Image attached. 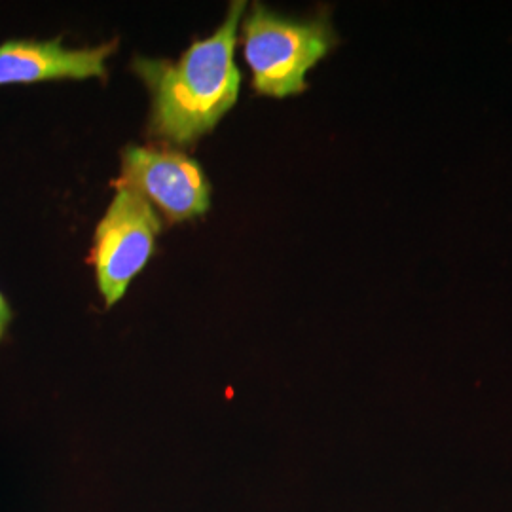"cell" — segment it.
<instances>
[{"label":"cell","mask_w":512,"mask_h":512,"mask_svg":"<svg viewBox=\"0 0 512 512\" xmlns=\"http://www.w3.org/2000/svg\"><path fill=\"white\" fill-rule=\"evenodd\" d=\"M245 2H232L228 18L179 61L135 59L133 69L152 92L150 131L177 145H192L238 101L241 74L234 63L238 23Z\"/></svg>","instance_id":"obj_1"},{"label":"cell","mask_w":512,"mask_h":512,"mask_svg":"<svg viewBox=\"0 0 512 512\" xmlns=\"http://www.w3.org/2000/svg\"><path fill=\"white\" fill-rule=\"evenodd\" d=\"M336 44L329 19H289L255 4L243 23V52L253 71V86L270 97L306 90V74Z\"/></svg>","instance_id":"obj_2"},{"label":"cell","mask_w":512,"mask_h":512,"mask_svg":"<svg viewBox=\"0 0 512 512\" xmlns=\"http://www.w3.org/2000/svg\"><path fill=\"white\" fill-rule=\"evenodd\" d=\"M162 230L154 209L137 190L116 184V196L95 232L92 260L107 306H114L154 251Z\"/></svg>","instance_id":"obj_3"},{"label":"cell","mask_w":512,"mask_h":512,"mask_svg":"<svg viewBox=\"0 0 512 512\" xmlns=\"http://www.w3.org/2000/svg\"><path fill=\"white\" fill-rule=\"evenodd\" d=\"M116 184L137 190L171 222L198 217L209 209L211 186L202 167L173 150L126 148Z\"/></svg>","instance_id":"obj_4"},{"label":"cell","mask_w":512,"mask_h":512,"mask_svg":"<svg viewBox=\"0 0 512 512\" xmlns=\"http://www.w3.org/2000/svg\"><path fill=\"white\" fill-rule=\"evenodd\" d=\"M114 48L116 42L90 50H65L61 38L50 42L8 40L0 46V86L105 76V59Z\"/></svg>","instance_id":"obj_5"},{"label":"cell","mask_w":512,"mask_h":512,"mask_svg":"<svg viewBox=\"0 0 512 512\" xmlns=\"http://www.w3.org/2000/svg\"><path fill=\"white\" fill-rule=\"evenodd\" d=\"M10 317H12L10 306H8V302L4 300V296L0 294V338H2L4 330L8 327V323H10Z\"/></svg>","instance_id":"obj_6"}]
</instances>
